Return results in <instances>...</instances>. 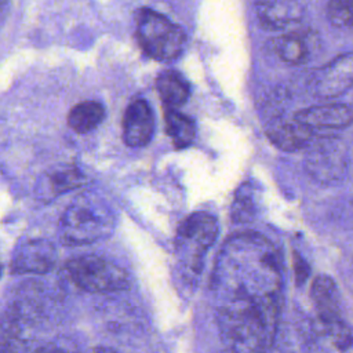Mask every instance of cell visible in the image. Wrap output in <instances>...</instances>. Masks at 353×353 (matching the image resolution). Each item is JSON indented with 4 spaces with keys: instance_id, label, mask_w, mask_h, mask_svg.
Here are the masks:
<instances>
[{
    "instance_id": "obj_1",
    "label": "cell",
    "mask_w": 353,
    "mask_h": 353,
    "mask_svg": "<svg viewBox=\"0 0 353 353\" xmlns=\"http://www.w3.org/2000/svg\"><path fill=\"white\" fill-rule=\"evenodd\" d=\"M280 288L279 259L268 239L255 233H243L225 243L212 274L216 302L280 295Z\"/></svg>"
},
{
    "instance_id": "obj_2",
    "label": "cell",
    "mask_w": 353,
    "mask_h": 353,
    "mask_svg": "<svg viewBox=\"0 0 353 353\" xmlns=\"http://www.w3.org/2000/svg\"><path fill=\"white\" fill-rule=\"evenodd\" d=\"M280 312V295L216 302L221 335L234 353H265L272 347Z\"/></svg>"
},
{
    "instance_id": "obj_3",
    "label": "cell",
    "mask_w": 353,
    "mask_h": 353,
    "mask_svg": "<svg viewBox=\"0 0 353 353\" xmlns=\"http://www.w3.org/2000/svg\"><path fill=\"white\" fill-rule=\"evenodd\" d=\"M114 228V216L108 204L94 194H81L63 211L59 219V240L77 247L108 237Z\"/></svg>"
},
{
    "instance_id": "obj_4",
    "label": "cell",
    "mask_w": 353,
    "mask_h": 353,
    "mask_svg": "<svg viewBox=\"0 0 353 353\" xmlns=\"http://www.w3.org/2000/svg\"><path fill=\"white\" fill-rule=\"evenodd\" d=\"M137 39L146 55L156 61L176 59L186 47L185 32L163 14L142 8L137 12Z\"/></svg>"
},
{
    "instance_id": "obj_5",
    "label": "cell",
    "mask_w": 353,
    "mask_h": 353,
    "mask_svg": "<svg viewBox=\"0 0 353 353\" xmlns=\"http://www.w3.org/2000/svg\"><path fill=\"white\" fill-rule=\"evenodd\" d=\"M65 272L77 288L92 294L121 291L130 284L128 274L121 266L94 254L69 259Z\"/></svg>"
},
{
    "instance_id": "obj_6",
    "label": "cell",
    "mask_w": 353,
    "mask_h": 353,
    "mask_svg": "<svg viewBox=\"0 0 353 353\" xmlns=\"http://www.w3.org/2000/svg\"><path fill=\"white\" fill-rule=\"evenodd\" d=\"M218 222L207 212H193L178 228L175 251L188 272H201L204 256L218 236Z\"/></svg>"
},
{
    "instance_id": "obj_7",
    "label": "cell",
    "mask_w": 353,
    "mask_h": 353,
    "mask_svg": "<svg viewBox=\"0 0 353 353\" xmlns=\"http://www.w3.org/2000/svg\"><path fill=\"white\" fill-rule=\"evenodd\" d=\"M55 261L57 251L51 241L46 239H29L15 248L10 269L17 274H43L54 268Z\"/></svg>"
},
{
    "instance_id": "obj_8",
    "label": "cell",
    "mask_w": 353,
    "mask_h": 353,
    "mask_svg": "<svg viewBox=\"0 0 353 353\" xmlns=\"http://www.w3.org/2000/svg\"><path fill=\"white\" fill-rule=\"evenodd\" d=\"M352 54H343L317 70L312 80V91L320 98H335L347 91L352 87Z\"/></svg>"
},
{
    "instance_id": "obj_9",
    "label": "cell",
    "mask_w": 353,
    "mask_h": 353,
    "mask_svg": "<svg viewBox=\"0 0 353 353\" xmlns=\"http://www.w3.org/2000/svg\"><path fill=\"white\" fill-rule=\"evenodd\" d=\"M302 0H256L255 15L261 28L272 32L283 30L302 19Z\"/></svg>"
},
{
    "instance_id": "obj_10",
    "label": "cell",
    "mask_w": 353,
    "mask_h": 353,
    "mask_svg": "<svg viewBox=\"0 0 353 353\" xmlns=\"http://www.w3.org/2000/svg\"><path fill=\"white\" fill-rule=\"evenodd\" d=\"M154 132V116L145 99L132 101L123 119V139L131 148H141L150 142Z\"/></svg>"
},
{
    "instance_id": "obj_11",
    "label": "cell",
    "mask_w": 353,
    "mask_h": 353,
    "mask_svg": "<svg viewBox=\"0 0 353 353\" xmlns=\"http://www.w3.org/2000/svg\"><path fill=\"white\" fill-rule=\"evenodd\" d=\"M319 40L310 30H294L273 40V51L285 63L303 65L313 58Z\"/></svg>"
},
{
    "instance_id": "obj_12",
    "label": "cell",
    "mask_w": 353,
    "mask_h": 353,
    "mask_svg": "<svg viewBox=\"0 0 353 353\" xmlns=\"http://www.w3.org/2000/svg\"><path fill=\"white\" fill-rule=\"evenodd\" d=\"M294 119L314 130H341L352 123V109L345 103L317 105L295 113Z\"/></svg>"
},
{
    "instance_id": "obj_13",
    "label": "cell",
    "mask_w": 353,
    "mask_h": 353,
    "mask_svg": "<svg viewBox=\"0 0 353 353\" xmlns=\"http://www.w3.org/2000/svg\"><path fill=\"white\" fill-rule=\"evenodd\" d=\"M312 299L323 325H331L343 321L342 319V299L335 281L320 274L312 284Z\"/></svg>"
},
{
    "instance_id": "obj_14",
    "label": "cell",
    "mask_w": 353,
    "mask_h": 353,
    "mask_svg": "<svg viewBox=\"0 0 353 353\" xmlns=\"http://www.w3.org/2000/svg\"><path fill=\"white\" fill-rule=\"evenodd\" d=\"M313 131L295 119L292 121H276L268 130V138L281 150H296L306 146Z\"/></svg>"
},
{
    "instance_id": "obj_15",
    "label": "cell",
    "mask_w": 353,
    "mask_h": 353,
    "mask_svg": "<svg viewBox=\"0 0 353 353\" xmlns=\"http://www.w3.org/2000/svg\"><path fill=\"white\" fill-rule=\"evenodd\" d=\"M85 176L72 165H62L48 171L40 182V193L44 199H54L65 192L73 190L84 185Z\"/></svg>"
},
{
    "instance_id": "obj_16",
    "label": "cell",
    "mask_w": 353,
    "mask_h": 353,
    "mask_svg": "<svg viewBox=\"0 0 353 353\" xmlns=\"http://www.w3.org/2000/svg\"><path fill=\"white\" fill-rule=\"evenodd\" d=\"M156 88L167 108H178L189 98L188 81L175 70H164L156 80Z\"/></svg>"
},
{
    "instance_id": "obj_17",
    "label": "cell",
    "mask_w": 353,
    "mask_h": 353,
    "mask_svg": "<svg viewBox=\"0 0 353 353\" xmlns=\"http://www.w3.org/2000/svg\"><path fill=\"white\" fill-rule=\"evenodd\" d=\"M25 324V320L8 309L0 316V353H26L22 338Z\"/></svg>"
},
{
    "instance_id": "obj_18",
    "label": "cell",
    "mask_w": 353,
    "mask_h": 353,
    "mask_svg": "<svg viewBox=\"0 0 353 353\" xmlns=\"http://www.w3.org/2000/svg\"><path fill=\"white\" fill-rule=\"evenodd\" d=\"M105 117V109L102 103L97 101H83L74 105L68 114L69 127L79 132L87 134L97 128Z\"/></svg>"
},
{
    "instance_id": "obj_19",
    "label": "cell",
    "mask_w": 353,
    "mask_h": 353,
    "mask_svg": "<svg viewBox=\"0 0 353 353\" xmlns=\"http://www.w3.org/2000/svg\"><path fill=\"white\" fill-rule=\"evenodd\" d=\"M164 121L165 131L176 149H183L193 142L196 137V125L190 117L175 108H167L164 110Z\"/></svg>"
},
{
    "instance_id": "obj_20",
    "label": "cell",
    "mask_w": 353,
    "mask_h": 353,
    "mask_svg": "<svg viewBox=\"0 0 353 353\" xmlns=\"http://www.w3.org/2000/svg\"><path fill=\"white\" fill-rule=\"evenodd\" d=\"M352 0H330L327 15L330 22L336 28H350L352 25Z\"/></svg>"
},
{
    "instance_id": "obj_21",
    "label": "cell",
    "mask_w": 353,
    "mask_h": 353,
    "mask_svg": "<svg viewBox=\"0 0 353 353\" xmlns=\"http://www.w3.org/2000/svg\"><path fill=\"white\" fill-rule=\"evenodd\" d=\"M37 353H80L76 343L69 338H58L46 343Z\"/></svg>"
},
{
    "instance_id": "obj_22",
    "label": "cell",
    "mask_w": 353,
    "mask_h": 353,
    "mask_svg": "<svg viewBox=\"0 0 353 353\" xmlns=\"http://www.w3.org/2000/svg\"><path fill=\"white\" fill-rule=\"evenodd\" d=\"M294 269H295V279L298 284H303L305 280L309 276V266L307 263L302 259V256L296 252H294Z\"/></svg>"
},
{
    "instance_id": "obj_23",
    "label": "cell",
    "mask_w": 353,
    "mask_h": 353,
    "mask_svg": "<svg viewBox=\"0 0 353 353\" xmlns=\"http://www.w3.org/2000/svg\"><path fill=\"white\" fill-rule=\"evenodd\" d=\"M11 10V4L10 0H0V30L3 29V26L6 25V21L8 18Z\"/></svg>"
},
{
    "instance_id": "obj_24",
    "label": "cell",
    "mask_w": 353,
    "mask_h": 353,
    "mask_svg": "<svg viewBox=\"0 0 353 353\" xmlns=\"http://www.w3.org/2000/svg\"><path fill=\"white\" fill-rule=\"evenodd\" d=\"M90 353H116V352L108 346H97Z\"/></svg>"
},
{
    "instance_id": "obj_25",
    "label": "cell",
    "mask_w": 353,
    "mask_h": 353,
    "mask_svg": "<svg viewBox=\"0 0 353 353\" xmlns=\"http://www.w3.org/2000/svg\"><path fill=\"white\" fill-rule=\"evenodd\" d=\"M0 273H1V268H0Z\"/></svg>"
}]
</instances>
